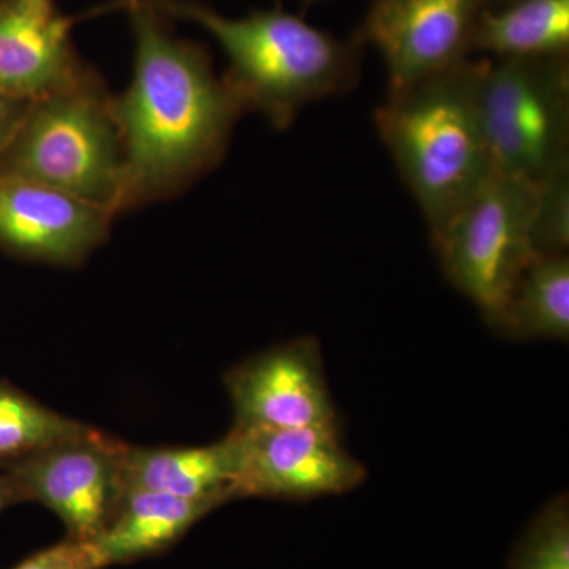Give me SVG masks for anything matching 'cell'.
Instances as JSON below:
<instances>
[{"label": "cell", "instance_id": "19", "mask_svg": "<svg viewBox=\"0 0 569 569\" xmlns=\"http://www.w3.org/2000/svg\"><path fill=\"white\" fill-rule=\"evenodd\" d=\"M569 246V170L539 183L535 247L538 252L567 253Z\"/></svg>", "mask_w": 569, "mask_h": 569}, {"label": "cell", "instance_id": "9", "mask_svg": "<svg viewBox=\"0 0 569 569\" xmlns=\"http://www.w3.org/2000/svg\"><path fill=\"white\" fill-rule=\"evenodd\" d=\"M488 0H372L355 40L372 44L388 70V92L443 73L471 54Z\"/></svg>", "mask_w": 569, "mask_h": 569}, {"label": "cell", "instance_id": "15", "mask_svg": "<svg viewBox=\"0 0 569 569\" xmlns=\"http://www.w3.org/2000/svg\"><path fill=\"white\" fill-rule=\"evenodd\" d=\"M471 52L489 59L569 58V0H511L486 7Z\"/></svg>", "mask_w": 569, "mask_h": 569}, {"label": "cell", "instance_id": "4", "mask_svg": "<svg viewBox=\"0 0 569 569\" xmlns=\"http://www.w3.org/2000/svg\"><path fill=\"white\" fill-rule=\"evenodd\" d=\"M0 174L44 183L118 216L122 140L100 73L29 104L0 156Z\"/></svg>", "mask_w": 569, "mask_h": 569}, {"label": "cell", "instance_id": "23", "mask_svg": "<svg viewBox=\"0 0 569 569\" xmlns=\"http://www.w3.org/2000/svg\"><path fill=\"white\" fill-rule=\"evenodd\" d=\"M511 2V0H488V7L503 6V3Z\"/></svg>", "mask_w": 569, "mask_h": 569}, {"label": "cell", "instance_id": "3", "mask_svg": "<svg viewBox=\"0 0 569 569\" xmlns=\"http://www.w3.org/2000/svg\"><path fill=\"white\" fill-rule=\"evenodd\" d=\"M485 62L468 58L411 88L388 92L373 112L377 132L430 236L496 173L479 111Z\"/></svg>", "mask_w": 569, "mask_h": 569}, {"label": "cell", "instance_id": "14", "mask_svg": "<svg viewBox=\"0 0 569 569\" xmlns=\"http://www.w3.org/2000/svg\"><path fill=\"white\" fill-rule=\"evenodd\" d=\"M127 489L151 490L189 500H234L233 438L203 448H127Z\"/></svg>", "mask_w": 569, "mask_h": 569}, {"label": "cell", "instance_id": "2", "mask_svg": "<svg viewBox=\"0 0 569 569\" xmlns=\"http://www.w3.org/2000/svg\"><path fill=\"white\" fill-rule=\"evenodd\" d=\"M168 20L206 29L228 58L223 74L246 111L287 130L318 100L346 96L361 78V44L340 40L288 11L228 18L197 0H148Z\"/></svg>", "mask_w": 569, "mask_h": 569}, {"label": "cell", "instance_id": "21", "mask_svg": "<svg viewBox=\"0 0 569 569\" xmlns=\"http://www.w3.org/2000/svg\"><path fill=\"white\" fill-rule=\"evenodd\" d=\"M28 100L11 99L0 93V156L10 144L11 138L17 133L18 127L28 111Z\"/></svg>", "mask_w": 569, "mask_h": 569}, {"label": "cell", "instance_id": "24", "mask_svg": "<svg viewBox=\"0 0 569 569\" xmlns=\"http://www.w3.org/2000/svg\"><path fill=\"white\" fill-rule=\"evenodd\" d=\"M307 3L318 2V0H306Z\"/></svg>", "mask_w": 569, "mask_h": 569}, {"label": "cell", "instance_id": "8", "mask_svg": "<svg viewBox=\"0 0 569 569\" xmlns=\"http://www.w3.org/2000/svg\"><path fill=\"white\" fill-rule=\"evenodd\" d=\"M339 433V426L231 429L236 497L307 500L358 488L366 468L343 448Z\"/></svg>", "mask_w": 569, "mask_h": 569}, {"label": "cell", "instance_id": "20", "mask_svg": "<svg viewBox=\"0 0 569 569\" xmlns=\"http://www.w3.org/2000/svg\"><path fill=\"white\" fill-rule=\"evenodd\" d=\"M107 565L93 542L66 538L40 550L13 569H104Z\"/></svg>", "mask_w": 569, "mask_h": 569}, {"label": "cell", "instance_id": "16", "mask_svg": "<svg viewBox=\"0 0 569 569\" xmlns=\"http://www.w3.org/2000/svg\"><path fill=\"white\" fill-rule=\"evenodd\" d=\"M489 323L515 339L568 340V254H535L512 288L507 305Z\"/></svg>", "mask_w": 569, "mask_h": 569}, {"label": "cell", "instance_id": "18", "mask_svg": "<svg viewBox=\"0 0 569 569\" xmlns=\"http://www.w3.org/2000/svg\"><path fill=\"white\" fill-rule=\"evenodd\" d=\"M511 569H569L567 497H557L539 511L512 552Z\"/></svg>", "mask_w": 569, "mask_h": 569}, {"label": "cell", "instance_id": "6", "mask_svg": "<svg viewBox=\"0 0 569 569\" xmlns=\"http://www.w3.org/2000/svg\"><path fill=\"white\" fill-rule=\"evenodd\" d=\"M539 183L493 173L448 223L430 236L449 282L488 321L507 305L523 269L538 253L535 216Z\"/></svg>", "mask_w": 569, "mask_h": 569}, {"label": "cell", "instance_id": "11", "mask_svg": "<svg viewBox=\"0 0 569 569\" xmlns=\"http://www.w3.org/2000/svg\"><path fill=\"white\" fill-rule=\"evenodd\" d=\"M114 213L44 183L0 174V249L78 268L110 236Z\"/></svg>", "mask_w": 569, "mask_h": 569}, {"label": "cell", "instance_id": "12", "mask_svg": "<svg viewBox=\"0 0 569 569\" xmlns=\"http://www.w3.org/2000/svg\"><path fill=\"white\" fill-rule=\"evenodd\" d=\"M77 21L54 0H0V93L33 102L97 74L71 40Z\"/></svg>", "mask_w": 569, "mask_h": 569}, {"label": "cell", "instance_id": "10", "mask_svg": "<svg viewBox=\"0 0 569 569\" xmlns=\"http://www.w3.org/2000/svg\"><path fill=\"white\" fill-rule=\"evenodd\" d=\"M234 430L339 426L321 347L301 337L254 355L224 376Z\"/></svg>", "mask_w": 569, "mask_h": 569}, {"label": "cell", "instance_id": "13", "mask_svg": "<svg viewBox=\"0 0 569 569\" xmlns=\"http://www.w3.org/2000/svg\"><path fill=\"white\" fill-rule=\"evenodd\" d=\"M219 500H189L170 493L127 489L114 518L93 545L104 565L132 563L173 548Z\"/></svg>", "mask_w": 569, "mask_h": 569}, {"label": "cell", "instance_id": "17", "mask_svg": "<svg viewBox=\"0 0 569 569\" xmlns=\"http://www.w3.org/2000/svg\"><path fill=\"white\" fill-rule=\"evenodd\" d=\"M86 427L0 381V462L26 458Z\"/></svg>", "mask_w": 569, "mask_h": 569}, {"label": "cell", "instance_id": "22", "mask_svg": "<svg viewBox=\"0 0 569 569\" xmlns=\"http://www.w3.org/2000/svg\"><path fill=\"white\" fill-rule=\"evenodd\" d=\"M14 493L11 490L10 482L7 481L6 475H0V509L9 507L14 503Z\"/></svg>", "mask_w": 569, "mask_h": 569}, {"label": "cell", "instance_id": "7", "mask_svg": "<svg viewBox=\"0 0 569 569\" xmlns=\"http://www.w3.org/2000/svg\"><path fill=\"white\" fill-rule=\"evenodd\" d=\"M129 445L86 427L26 458L3 463L14 500L39 501L58 515L67 538L93 542L114 518L127 490Z\"/></svg>", "mask_w": 569, "mask_h": 569}, {"label": "cell", "instance_id": "5", "mask_svg": "<svg viewBox=\"0 0 569 569\" xmlns=\"http://www.w3.org/2000/svg\"><path fill=\"white\" fill-rule=\"evenodd\" d=\"M479 111L497 174L542 183L569 170V58L486 59Z\"/></svg>", "mask_w": 569, "mask_h": 569}, {"label": "cell", "instance_id": "1", "mask_svg": "<svg viewBox=\"0 0 569 569\" xmlns=\"http://www.w3.org/2000/svg\"><path fill=\"white\" fill-rule=\"evenodd\" d=\"M134 36L133 77L112 97L123 151L118 213L170 200L211 173L244 104L203 44L179 39L148 0H119Z\"/></svg>", "mask_w": 569, "mask_h": 569}]
</instances>
